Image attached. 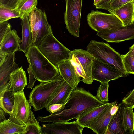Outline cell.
Here are the masks:
<instances>
[{
  "instance_id": "cell-21",
  "label": "cell",
  "mask_w": 134,
  "mask_h": 134,
  "mask_svg": "<svg viewBox=\"0 0 134 134\" xmlns=\"http://www.w3.org/2000/svg\"><path fill=\"white\" fill-rule=\"evenodd\" d=\"M125 104H118L117 111L111 118L105 134H125L123 127L122 112Z\"/></svg>"
},
{
  "instance_id": "cell-9",
  "label": "cell",
  "mask_w": 134,
  "mask_h": 134,
  "mask_svg": "<svg viewBox=\"0 0 134 134\" xmlns=\"http://www.w3.org/2000/svg\"><path fill=\"white\" fill-rule=\"evenodd\" d=\"M14 94V103L9 119L16 124L26 126L29 123L31 105L23 91Z\"/></svg>"
},
{
  "instance_id": "cell-33",
  "label": "cell",
  "mask_w": 134,
  "mask_h": 134,
  "mask_svg": "<svg viewBox=\"0 0 134 134\" xmlns=\"http://www.w3.org/2000/svg\"><path fill=\"white\" fill-rule=\"evenodd\" d=\"M122 102L127 107L134 108V88L123 98Z\"/></svg>"
},
{
  "instance_id": "cell-32",
  "label": "cell",
  "mask_w": 134,
  "mask_h": 134,
  "mask_svg": "<svg viewBox=\"0 0 134 134\" xmlns=\"http://www.w3.org/2000/svg\"><path fill=\"white\" fill-rule=\"evenodd\" d=\"M11 26L7 21L0 23V43L11 30Z\"/></svg>"
},
{
  "instance_id": "cell-11",
  "label": "cell",
  "mask_w": 134,
  "mask_h": 134,
  "mask_svg": "<svg viewBox=\"0 0 134 134\" xmlns=\"http://www.w3.org/2000/svg\"><path fill=\"white\" fill-rule=\"evenodd\" d=\"M93 80L100 82H109L121 77L122 74L113 66L94 58L92 70Z\"/></svg>"
},
{
  "instance_id": "cell-17",
  "label": "cell",
  "mask_w": 134,
  "mask_h": 134,
  "mask_svg": "<svg viewBox=\"0 0 134 134\" xmlns=\"http://www.w3.org/2000/svg\"><path fill=\"white\" fill-rule=\"evenodd\" d=\"M27 83L25 72L21 66L10 74L9 81L6 88L13 93L23 91Z\"/></svg>"
},
{
  "instance_id": "cell-2",
  "label": "cell",
  "mask_w": 134,
  "mask_h": 134,
  "mask_svg": "<svg viewBox=\"0 0 134 134\" xmlns=\"http://www.w3.org/2000/svg\"><path fill=\"white\" fill-rule=\"evenodd\" d=\"M35 79L41 82L52 81L60 75L57 66L51 62L33 45L25 53Z\"/></svg>"
},
{
  "instance_id": "cell-3",
  "label": "cell",
  "mask_w": 134,
  "mask_h": 134,
  "mask_svg": "<svg viewBox=\"0 0 134 134\" xmlns=\"http://www.w3.org/2000/svg\"><path fill=\"white\" fill-rule=\"evenodd\" d=\"M87 49L95 58L116 68L122 74L124 77L128 76L124 68L121 55L108 43L92 40L87 46Z\"/></svg>"
},
{
  "instance_id": "cell-8",
  "label": "cell",
  "mask_w": 134,
  "mask_h": 134,
  "mask_svg": "<svg viewBox=\"0 0 134 134\" xmlns=\"http://www.w3.org/2000/svg\"><path fill=\"white\" fill-rule=\"evenodd\" d=\"M89 26L97 32L118 30L124 26L114 14L96 10H92L87 16Z\"/></svg>"
},
{
  "instance_id": "cell-14",
  "label": "cell",
  "mask_w": 134,
  "mask_h": 134,
  "mask_svg": "<svg viewBox=\"0 0 134 134\" xmlns=\"http://www.w3.org/2000/svg\"><path fill=\"white\" fill-rule=\"evenodd\" d=\"M15 60V53L9 54L3 63L0 64V92L6 89L10 74L19 68Z\"/></svg>"
},
{
  "instance_id": "cell-25",
  "label": "cell",
  "mask_w": 134,
  "mask_h": 134,
  "mask_svg": "<svg viewBox=\"0 0 134 134\" xmlns=\"http://www.w3.org/2000/svg\"><path fill=\"white\" fill-rule=\"evenodd\" d=\"M133 108L125 105L122 112L123 127L125 134H134V113Z\"/></svg>"
},
{
  "instance_id": "cell-18",
  "label": "cell",
  "mask_w": 134,
  "mask_h": 134,
  "mask_svg": "<svg viewBox=\"0 0 134 134\" xmlns=\"http://www.w3.org/2000/svg\"><path fill=\"white\" fill-rule=\"evenodd\" d=\"M21 42L17 31L11 30L0 43V54L7 55L19 51Z\"/></svg>"
},
{
  "instance_id": "cell-20",
  "label": "cell",
  "mask_w": 134,
  "mask_h": 134,
  "mask_svg": "<svg viewBox=\"0 0 134 134\" xmlns=\"http://www.w3.org/2000/svg\"><path fill=\"white\" fill-rule=\"evenodd\" d=\"M74 89L64 80L51 97L47 106L53 104H65Z\"/></svg>"
},
{
  "instance_id": "cell-42",
  "label": "cell",
  "mask_w": 134,
  "mask_h": 134,
  "mask_svg": "<svg viewBox=\"0 0 134 134\" xmlns=\"http://www.w3.org/2000/svg\"></svg>"
},
{
  "instance_id": "cell-26",
  "label": "cell",
  "mask_w": 134,
  "mask_h": 134,
  "mask_svg": "<svg viewBox=\"0 0 134 134\" xmlns=\"http://www.w3.org/2000/svg\"><path fill=\"white\" fill-rule=\"evenodd\" d=\"M38 0H19L15 9L18 11L19 18L21 19L28 16L30 13L36 8Z\"/></svg>"
},
{
  "instance_id": "cell-1",
  "label": "cell",
  "mask_w": 134,
  "mask_h": 134,
  "mask_svg": "<svg viewBox=\"0 0 134 134\" xmlns=\"http://www.w3.org/2000/svg\"><path fill=\"white\" fill-rule=\"evenodd\" d=\"M106 103L100 101L83 88L77 87L73 90L62 110L47 116H39L37 120L44 122H68L77 119L86 110Z\"/></svg>"
},
{
  "instance_id": "cell-30",
  "label": "cell",
  "mask_w": 134,
  "mask_h": 134,
  "mask_svg": "<svg viewBox=\"0 0 134 134\" xmlns=\"http://www.w3.org/2000/svg\"><path fill=\"white\" fill-rule=\"evenodd\" d=\"M124 68L128 74H134V56L121 55Z\"/></svg>"
},
{
  "instance_id": "cell-4",
  "label": "cell",
  "mask_w": 134,
  "mask_h": 134,
  "mask_svg": "<svg viewBox=\"0 0 134 134\" xmlns=\"http://www.w3.org/2000/svg\"><path fill=\"white\" fill-rule=\"evenodd\" d=\"M64 81L60 75L52 81L41 82L33 89L29 101L34 111L46 107L51 97Z\"/></svg>"
},
{
  "instance_id": "cell-6",
  "label": "cell",
  "mask_w": 134,
  "mask_h": 134,
  "mask_svg": "<svg viewBox=\"0 0 134 134\" xmlns=\"http://www.w3.org/2000/svg\"><path fill=\"white\" fill-rule=\"evenodd\" d=\"M94 58L87 50L80 49L70 51L69 59L82 77L81 81L85 84H91L93 81L92 70Z\"/></svg>"
},
{
  "instance_id": "cell-7",
  "label": "cell",
  "mask_w": 134,
  "mask_h": 134,
  "mask_svg": "<svg viewBox=\"0 0 134 134\" xmlns=\"http://www.w3.org/2000/svg\"><path fill=\"white\" fill-rule=\"evenodd\" d=\"M28 16L32 33V44L38 47L46 37L53 34L52 28L44 10L36 7Z\"/></svg>"
},
{
  "instance_id": "cell-36",
  "label": "cell",
  "mask_w": 134,
  "mask_h": 134,
  "mask_svg": "<svg viewBox=\"0 0 134 134\" xmlns=\"http://www.w3.org/2000/svg\"><path fill=\"white\" fill-rule=\"evenodd\" d=\"M19 0H0V5L14 9Z\"/></svg>"
},
{
  "instance_id": "cell-28",
  "label": "cell",
  "mask_w": 134,
  "mask_h": 134,
  "mask_svg": "<svg viewBox=\"0 0 134 134\" xmlns=\"http://www.w3.org/2000/svg\"><path fill=\"white\" fill-rule=\"evenodd\" d=\"M19 18V12L15 9L0 5V23L7 21L14 18Z\"/></svg>"
},
{
  "instance_id": "cell-27",
  "label": "cell",
  "mask_w": 134,
  "mask_h": 134,
  "mask_svg": "<svg viewBox=\"0 0 134 134\" xmlns=\"http://www.w3.org/2000/svg\"><path fill=\"white\" fill-rule=\"evenodd\" d=\"M14 93L7 89L0 92V107L10 115L14 103Z\"/></svg>"
},
{
  "instance_id": "cell-13",
  "label": "cell",
  "mask_w": 134,
  "mask_h": 134,
  "mask_svg": "<svg viewBox=\"0 0 134 134\" xmlns=\"http://www.w3.org/2000/svg\"><path fill=\"white\" fill-rule=\"evenodd\" d=\"M97 35L109 42L119 43L134 39V23L121 29L97 32Z\"/></svg>"
},
{
  "instance_id": "cell-41",
  "label": "cell",
  "mask_w": 134,
  "mask_h": 134,
  "mask_svg": "<svg viewBox=\"0 0 134 134\" xmlns=\"http://www.w3.org/2000/svg\"><path fill=\"white\" fill-rule=\"evenodd\" d=\"M101 0H94L93 3L94 5L95 6Z\"/></svg>"
},
{
  "instance_id": "cell-10",
  "label": "cell",
  "mask_w": 134,
  "mask_h": 134,
  "mask_svg": "<svg viewBox=\"0 0 134 134\" xmlns=\"http://www.w3.org/2000/svg\"><path fill=\"white\" fill-rule=\"evenodd\" d=\"M64 18L66 27L71 35L78 37L82 0H65Z\"/></svg>"
},
{
  "instance_id": "cell-23",
  "label": "cell",
  "mask_w": 134,
  "mask_h": 134,
  "mask_svg": "<svg viewBox=\"0 0 134 134\" xmlns=\"http://www.w3.org/2000/svg\"><path fill=\"white\" fill-rule=\"evenodd\" d=\"M21 20L22 40L19 51L25 53L33 45L32 35L28 16H25Z\"/></svg>"
},
{
  "instance_id": "cell-29",
  "label": "cell",
  "mask_w": 134,
  "mask_h": 134,
  "mask_svg": "<svg viewBox=\"0 0 134 134\" xmlns=\"http://www.w3.org/2000/svg\"><path fill=\"white\" fill-rule=\"evenodd\" d=\"M99 86L98 87L96 96L100 101L107 102L108 99V90L109 85L108 82H100Z\"/></svg>"
},
{
  "instance_id": "cell-16",
  "label": "cell",
  "mask_w": 134,
  "mask_h": 134,
  "mask_svg": "<svg viewBox=\"0 0 134 134\" xmlns=\"http://www.w3.org/2000/svg\"><path fill=\"white\" fill-rule=\"evenodd\" d=\"M117 101L111 103L109 107L100 115L93 120L87 128L92 130L97 134H105L110 121L113 115L110 111L113 105L117 104Z\"/></svg>"
},
{
  "instance_id": "cell-35",
  "label": "cell",
  "mask_w": 134,
  "mask_h": 134,
  "mask_svg": "<svg viewBox=\"0 0 134 134\" xmlns=\"http://www.w3.org/2000/svg\"><path fill=\"white\" fill-rule=\"evenodd\" d=\"M64 105L53 104L46 106V108L51 114L58 112L62 110L64 108Z\"/></svg>"
},
{
  "instance_id": "cell-34",
  "label": "cell",
  "mask_w": 134,
  "mask_h": 134,
  "mask_svg": "<svg viewBox=\"0 0 134 134\" xmlns=\"http://www.w3.org/2000/svg\"><path fill=\"white\" fill-rule=\"evenodd\" d=\"M26 127V134H42L41 126L39 124H30Z\"/></svg>"
},
{
  "instance_id": "cell-38",
  "label": "cell",
  "mask_w": 134,
  "mask_h": 134,
  "mask_svg": "<svg viewBox=\"0 0 134 134\" xmlns=\"http://www.w3.org/2000/svg\"><path fill=\"white\" fill-rule=\"evenodd\" d=\"M7 113L1 107L0 109V122L6 120L5 118Z\"/></svg>"
},
{
  "instance_id": "cell-39",
  "label": "cell",
  "mask_w": 134,
  "mask_h": 134,
  "mask_svg": "<svg viewBox=\"0 0 134 134\" xmlns=\"http://www.w3.org/2000/svg\"><path fill=\"white\" fill-rule=\"evenodd\" d=\"M118 108V105H117V104L112 106L110 111L111 115H114L117 111Z\"/></svg>"
},
{
  "instance_id": "cell-22",
  "label": "cell",
  "mask_w": 134,
  "mask_h": 134,
  "mask_svg": "<svg viewBox=\"0 0 134 134\" xmlns=\"http://www.w3.org/2000/svg\"><path fill=\"white\" fill-rule=\"evenodd\" d=\"M122 22L124 26L134 23V2L126 4L113 12Z\"/></svg>"
},
{
  "instance_id": "cell-37",
  "label": "cell",
  "mask_w": 134,
  "mask_h": 134,
  "mask_svg": "<svg viewBox=\"0 0 134 134\" xmlns=\"http://www.w3.org/2000/svg\"><path fill=\"white\" fill-rule=\"evenodd\" d=\"M27 70L29 76V82L27 86V88L32 89L34 86L35 83L37 80L34 77L30 66L29 64Z\"/></svg>"
},
{
  "instance_id": "cell-5",
  "label": "cell",
  "mask_w": 134,
  "mask_h": 134,
  "mask_svg": "<svg viewBox=\"0 0 134 134\" xmlns=\"http://www.w3.org/2000/svg\"><path fill=\"white\" fill-rule=\"evenodd\" d=\"M38 47L42 54L56 66L69 59L70 50L59 42L53 34L46 37Z\"/></svg>"
},
{
  "instance_id": "cell-31",
  "label": "cell",
  "mask_w": 134,
  "mask_h": 134,
  "mask_svg": "<svg viewBox=\"0 0 134 134\" xmlns=\"http://www.w3.org/2000/svg\"><path fill=\"white\" fill-rule=\"evenodd\" d=\"M134 0H111L109 5V12L113 14V12L123 5Z\"/></svg>"
},
{
  "instance_id": "cell-19",
  "label": "cell",
  "mask_w": 134,
  "mask_h": 134,
  "mask_svg": "<svg viewBox=\"0 0 134 134\" xmlns=\"http://www.w3.org/2000/svg\"><path fill=\"white\" fill-rule=\"evenodd\" d=\"M111 103L105 104L85 111L79 117L76 121L84 128H87L90 123L100 115L109 106Z\"/></svg>"
},
{
  "instance_id": "cell-12",
  "label": "cell",
  "mask_w": 134,
  "mask_h": 134,
  "mask_svg": "<svg viewBox=\"0 0 134 134\" xmlns=\"http://www.w3.org/2000/svg\"><path fill=\"white\" fill-rule=\"evenodd\" d=\"M41 125L42 134H82L84 128L76 120L71 122H54Z\"/></svg>"
},
{
  "instance_id": "cell-15",
  "label": "cell",
  "mask_w": 134,
  "mask_h": 134,
  "mask_svg": "<svg viewBox=\"0 0 134 134\" xmlns=\"http://www.w3.org/2000/svg\"><path fill=\"white\" fill-rule=\"evenodd\" d=\"M60 75L72 87H77L81 81V77L76 71L71 62L69 59L64 60L57 66Z\"/></svg>"
},
{
  "instance_id": "cell-40",
  "label": "cell",
  "mask_w": 134,
  "mask_h": 134,
  "mask_svg": "<svg viewBox=\"0 0 134 134\" xmlns=\"http://www.w3.org/2000/svg\"><path fill=\"white\" fill-rule=\"evenodd\" d=\"M129 52L126 54L130 56H134V44L129 48Z\"/></svg>"
},
{
  "instance_id": "cell-24",
  "label": "cell",
  "mask_w": 134,
  "mask_h": 134,
  "mask_svg": "<svg viewBox=\"0 0 134 134\" xmlns=\"http://www.w3.org/2000/svg\"><path fill=\"white\" fill-rule=\"evenodd\" d=\"M26 126L16 124L9 119L0 122V134H26Z\"/></svg>"
}]
</instances>
